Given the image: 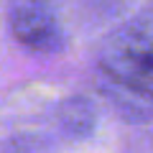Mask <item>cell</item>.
I'll list each match as a JSON object with an SVG mask.
<instances>
[{"instance_id": "3", "label": "cell", "mask_w": 153, "mask_h": 153, "mask_svg": "<svg viewBox=\"0 0 153 153\" xmlns=\"http://www.w3.org/2000/svg\"><path fill=\"white\" fill-rule=\"evenodd\" d=\"M56 120H59L64 133H69L74 138H84L94 130L97 115H94V107L87 97H69L59 105Z\"/></svg>"}, {"instance_id": "1", "label": "cell", "mask_w": 153, "mask_h": 153, "mask_svg": "<svg viewBox=\"0 0 153 153\" xmlns=\"http://www.w3.org/2000/svg\"><path fill=\"white\" fill-rule=\"evenodd\" d=\"M94 79L120 115L153 117V0L102 41L94 56Z\"/></svg>"}, {"instance_id": "2", "label": "cell", "mask_w": 153, "mask_h": 153, "mask_svg": "<svg viewBox=\"0 0 153 153\" xmlns=\"http://www.w3.org/2000/svg\"><path fill=\"white\" fill-rule=\"evenodd\" d=\"M8 26L31 54L49 56L64 49V31L46 0H8Z\"/></svg>"}]
</instances>
